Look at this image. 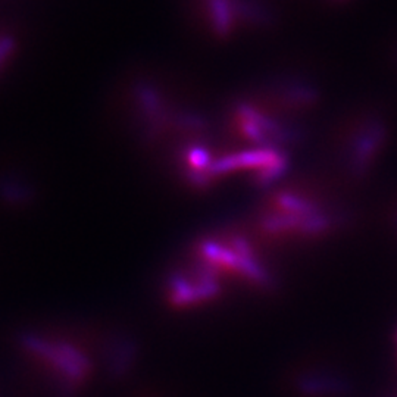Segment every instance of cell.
Segmentation results:
<instances>
[{
  "mask_svg": "<svg viewBox=\"0 0 397 397\" xmlns=\"http://www.w3.org/2000/svg\"><path fill=\"white\" fill-rule=\"evenodd\" d=\"M388 129L379 114H364L334 133L330 141V156L337 159L349 175L361 178L383 156Z\"/></svg>",
  "mask_w": 397,
  "mask_h": 397,
  "instance_id": "6da1fadb",
  "label": "cell"
},
{
  "mask_svg": "<svg viewBox=\"0 0 397 397\" xmlns=\"http://www.w3.org/2000/svg\"><path fill=\"white\" fill-rule=\"evenodd\" d=\"M195 23L209 38L228 40L239 31L273 24L262 0H192Z\"/></svg>",
  "mask_w": 397,
  "mask_h": 397,
  "instance_id": "7a4b0ae2",
  "label": "cell"
},
{
  "mask_svg": "<svg viewBox=\"0 0 397 397\" xmlns=\"http://www.w3.org/2000/svg\"><path fill=\"white\" fill-rule=\"evenodd\" d=\"M12 50H13V41L8 37L0 38V67L4 65V62L8 59Z\"/></svg>",
  "mask_w": 397,
  "mask_h": 397,
  "instance_id": "3957f363",
  "label": "cell"
},
{
  "mask_svg": "<svg viewBox=\"0 0 397 397\" xmlns=\"http://www.w3.org/2000/svg\"><path fill=\"white\" fill-rule=\"evenodd\" d=\"M327 4H331V5H346L349 2H352V0H325Z\"/></svg>",
  "mask_w": 397,
  "mask_h": 397,
  "instance_id": "277c9868",
  "label": "cell"
}]
</instances>
